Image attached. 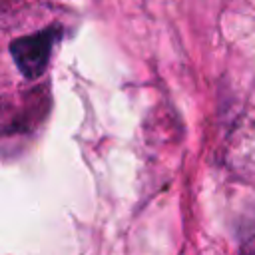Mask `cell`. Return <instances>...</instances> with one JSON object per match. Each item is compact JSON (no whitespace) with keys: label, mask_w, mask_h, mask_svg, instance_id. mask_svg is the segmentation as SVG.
<instances>
[{"label":"cell","mask_w":255,"mask_h":255,"mask_svg":"<svg viewBox=\"0 0 255 255\" xmlns=\"http://www.w3.org/2000/svg\"><path fill=\"white\" fill-rule=\"evenodd\" d=\"M58 36H60L58 28H46L34 36L16 38L10 44V54L18 66V70L26 78L36 80L38 76H42L46 72L50 54H52V48H54Z\"/></svg>","instance_id":"obj_1"}]
</instances>
